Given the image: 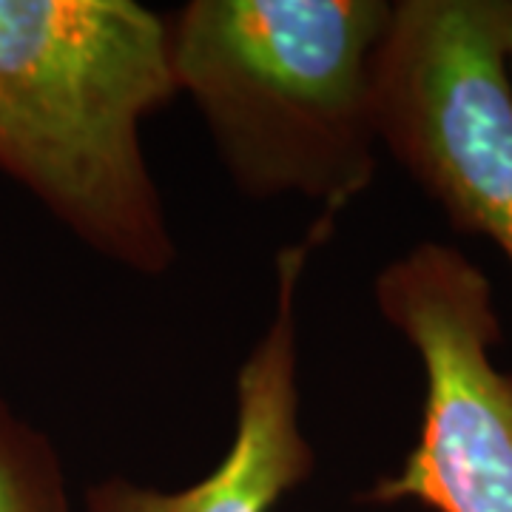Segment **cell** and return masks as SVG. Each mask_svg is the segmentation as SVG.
Masks as SVG:
<instances>
[{
    "label": "cell",
    "mask_w": 512,
    "mask_h": 512,
    "mask_svg": "<svg viewBox=\"0 0 512 512\" xmlns=\"http://www.w3.org/2000/svg\"><path fill=\"white\" fill-rule=\"evenodd\" d=\"M512 0H399L376 66L379 146L512 268Z\"/></svg>",
    "instance_id": "3"
},
{
    "label": "cell",
    "mask_w": 512,
    "mask_h": 512,
    "mask_svg": "<svg viewBox=\"0 0 512 512\" xmlns=\"http://www.w3.org/2000/svg\"><path fill=\"white\" fill-rule=\"evenodd\" d=\"M0 512H69L57 447L0 402Z\"/></svg>",
    "instance_id": "6"
},
{
    "label": "cell",
    "mask_w": 512,
    "mask_h": 512,
    "mask_svg": "<svg viewBox=\"0 0 512 512\" xmlns=\"http://www.w3.org/2000/svg\"><path fill=\"white\" fill-rule=\"evenodd\" d=\"M504 49H507V66H510V74H512V6H510V18H507V32H504Z\"/></svg>",
    "instance_id": "7"
},
{
    "label": "cell",
    "mask_w": 512,
    "mask_h": 512,
    "mask_svg": "<svg viewBox=\"0 0 512 512\" xmlns=\"http://www.w3.org/2000/svg\"><path fill=\"white\" fill-rule=\"evenodd\" d=\"M373 296L419 356L424 399L413 450L367 498L512 512V370L493 356L501 319L487 274L453 245L419 242L384 265Z\"/></svg>",
    "instance_id": "4"
},
{
    "label": "cell",
    "mask_w": 512,
    "mask_h": 512,
    "mask_svg": "<svg viewBox=\"0 0 512 512\" xmlns=\"http://www.w3.org/2000/svg\"><path fill=\"white\" fill-rule=\"evenodd\" d=\"M384 0H191L168 20L177 89L254 200L302 197L336 220L376 174Z\"/></svg>",
    "instance_id": "2"
},
{
    "label": "cell",
    "mask_w": 512,
    "mask_h": 512,
    "mask_svg": "<svg viewBox=\"0 0 512 512\" xmlns=\"http://www.w3.org/2000/svg\"><path fill=\"white\" fill-rule=\"evenodd\" d=\"M177 94L168 20L146 6L0 0V174L140 274L177 259L140 143Z\"/></svg>",
    "instance_id": "1"
},
{
    "label": "cell",
    "mask_w": 512,
    "mask_h": 512,
    "mask_svg": "<svg viewBox=\"0 0 512 512\" xmlns=\"http://www.w3.org/2000/svg\"><path fill=\"white\" fill-rule=\"evenodd\" d=\"M330 220L276 259L274 319L237 373L234 439L222 461L185 490L109 478L89 487L86 512H271L313 473V447L299 424L296 291L311 254L328 242Z\"/></svg>",
    "instance_id": "5"
}]
</instances>
